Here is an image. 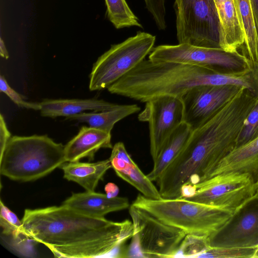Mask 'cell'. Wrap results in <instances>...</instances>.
I'll return each instance as SVG.
<instances>
[{"mask_svg": "<svg viewBox=\"0 0 258 258\" xmlns=\"http://www.w3.org/2000/svg\"><path fill=\"white\" fill-rule=\"evenodd\" d=\"M258 255L257 247H210L197 257L207 258H252Z\"/></svg>", "mask_w": 258, "mask_h": 258, "instance_id": "26", "label": "cell"}, {"mask_svg": "<svg viewBox=\"0 0 258 258\" xmlns=\"http://www.w3.org/2000/svg\"><path fill=\"white\" fill-rule=\"evenodd\" d=\"M257 99L249 89L241 87L192 130L182 152L156 181L162 198H179L182 185H196L212 177L221 161L236 148L244 121Z\"/></svg>", "mask_w": 258, "mask_h": 258, "instance_id": "1", "label": "cell"}, {"mask_svg": "<svg viewBox=\"0 0 258 258\" xmlns=\"http://www.w3.org/2000/svg\"><path fill=\"white\" fill-rule=\"evenodd\" d=\"M138 119L148 122L150 153L154 161L171 134L183 122V103L180 98L172 96L154 98L146 102Z\"/></svg>", "mask_w": 258, "mask_h": 258, "instance_id": "12", "label": "cell"}, {"mask_svg": "<svg viewBox=\"0 0 258 258\" xmlns=\"http://www.w3.org/2000/svg\"><path fill=\"white\" fill-rule=\"evenodd\" d=\"M26 235L44 244L55 257H106L133 234L132 222L90 217L62 205L26 209L22 219Z\"/></svg>", "mask_w": 258, "mask_h": 258, "instance_id": "2", "label": "cell"}, {"mask_svg": "<svg viewBox=\"0 0 258 258\" xmlns=\"http://www.w3.org/2000/svg\"><path fill=\"white\" fill-rule=\"evenodd\" d=\"M187 200L233 211L254 195L257 185L247 174L227 173L215 175L195 185Z\"/></svg>", "mask_w": 258, "mask_h": 258, "instance_id": "10", "label": "cell"}, {"mask_svg": "<svg viewBox=\"0 0 258 258\" xmlns=\"http://www.w3.org/2000/svg\"><path fill=\"white\" fill-rule=\"evenodd\" d=\"M148 58L154 61L182 63L232 72L253 67L239 51L186 43L157 46L153 48Z\"/></svg>", "mask_w": 258, "mask_h": 258, "instance_id": "9", "label": "cell"}, {"mask_svg": "<svg viewBox=\"0 0 258 258\" xmlns=\"http://www.w3.org/2000/svg\"><path fill=\"white\" fill-rule=\"evenodd\" d=\"M111 140L110 133L83 126L77 135L64 145L66 161H79L84 158L93 160L99 149L112 148Z\"/></svg>", "mask_w": 258, "mask_h": 258, "instance_id": "16", "label": "cell"}, {"mask_svg": "<svg viewBox=\"0 0 258 258\" xmlns=\"http://www.w3.org/2000/svg\"><path fill=\"white\" fill-rule=\"evenodd\" d=\"M179 44L221 48V29L214 0H175Z\"/></svg>", "mask_w": 258, "mask_h": 258, "instance_id": "8", "label": "cell"}, {"mask_svg": "<svg viewBox=\"0 0 258 258\" xmlns=\"http://www.w3.org/2000/svg\"><path fill=\"white\" fill-rule=\"evenodd\" d=\"M41 116L48 117L65 116L66 117L92 110L97 112L110 110L120 105L95 98L45 99L39 102Z\"/></svg>", "mask_w": 258, "mask_h": 258, "instance_id": "17", "label": "cell"}, {"mask_svg": "<svg viewBox=\"0 0 258 258\" xmlns=\"http://www.w3.org/2000/svg\"><path fill=\"white\" fill-rule=\"evenodd\" d=\"M161 1L162 0H144V1L147 3H156Z\"/></svg>", "mask_w": 258, "mask_h": 258, "instance_id": "34", "label": "cell"}, {"mask_svg": "<svg viewBox=\"0 0 258 258\" xmlns=\"http://www.w3.org/2000/svg\"><path fill=\"white\" fill-rule=\"evenodd\" d=\"M0 91L5 94L15 104L20 107L26 109L40 110L39 103L28 102L23 97L9 85L5 77L0 76Z\"/></svg>", "mask_w": 258, "mask_h": 258, "instance_id": "29", "label": "cell"}, {"mask_svg": "<svg viewBox=\"0 0 258 258\" xmlns=\"http://www.w3.org/2000/svg\"><path fill=\"white\" fill-rule=\"evenodd\" d=\"M66 162L64 146L48 136H14L0 155V173L15 181H34Z\"/></svg>", "mask_w": 258, "mask_h": 258, "instance_id": "4", "label": "cell"}, {"mask_svg": "<svg viewBox=\"0 0 258 258\" xmlns=\"http://www.w3.org/2000/svg\"><path fill=\"white\" fill-rule=\"evenodd\" d=\"M186 234L209 237L219 229L233 212L187 199H152L139 194L132 204Z\"/></svg>", "mask_w": 258, "mask_h": 258, "instance_id": "5", "label": "cell"}, {"mask_svg": "<svg viewBox=\"0 0 258 258\" xmlns=\"http://www.w3.org/2000/svg\"><path fill=\"white\" fill-rule=\"evenodd\" d=\"M256 183H257V191H258V181L256 182Z\"/></svg>", "mask_w": 258, "mask_h": 258, "instance_id": "35", "label": "cell"}, {"mask_svg": "<svg viewBox=\"0 0 258 258\" xmlns=\"http://www.w3.org/2000/svg\"><path fill=\"white\" fill-rule=\"evenodd\" d=\"M192 130L185 122L180 123L164 143L158 157L153 161V167L147 175L152 181H156L162 173L182 152Z\"/></svg>", "mask_w": 258, "mask_h": 258, "instance_id": "20", "label": "cell"}, {"mask_svg": "<svg viewBox=\"0 0 258 258\" xmlns=\"http://www.w3.org/2000/svg\"><path fill=\"white\" fill-rule=\"evenodd\" d=\"M245 34L239 49L252 66H258V32L251 0H233Z\"/></svg>", "mask_w": 258, "mask_h": 258, "instance_id": "22", "label": "cell"}, {"mask_svg": "<svg viewBox=\"0 0 258 258\" xmlns=\"http://www.w3.org/2000/svg\"><path fill=\"white\" fill-rule=\"evenodd\" d=\"M209 247L208 237L186 234L174 257H197Z\"/></svg>", "mask_w": 258, "mask_h": 258, "instance_id": "27", "label": "cell"}, {"mask_svg": "<svg viewBox=\"0 0 258 258\" xmlns=\"http://www.w3.org/2000/svg\"><path fill=\"white\" fill-rule=\"evenodd\" d=\"M224 171L247 174L258 181V137L235 148L222 161Z\"/></svg>", "mask_w": 258, "mask_h": 258, "instance_id": "21", "label": "cell"}, {"mask_svg": "<svg viewBox=\"0 0 258 258\" xmlns=\"http://www.w3.org/2000/svg\"><path fill=\"white\" fill-rule=\"evenodd\" d=\"M60 168L63 177L77 183L86 191H95L99 181L111 168L109 159L97 162H66Z\"/></svg>", "mask_w": 258, "mask_h": 258, "instance_id": "19", "label": "cell"}, {"mask_svg": "<svg viewBox=\"0 0 258 258\" xmlns=\"http://www.w3.org/2000/svg\"><path fill=\"white\" fill-rule=\"evenodd\" d=\"M258 257V255L257 256V257Z\"/></svg>", "mask_w": 258, "mask_h": 258, "instance_id": "36", "label": "cell"}, {"mask_svg": "<svg viewBox=\"0 0 258 258\" xmlns=\"http://www.w3.org/2000/svg\"><path fill=\"white\" fill-rule=\"evenodd\" d=\"M241 87L234 85L195 87L180 99L183 105V122L194 130L204 123L230 101Z\"/></svg>", "mask_w": 258, "mask_h": 258, "instance_id": "13", "label": "cell"}, {"mask_svg": "<svg viewBox=\"0 0 258 258\" xmlns=\"http://www.w3.org/2000/svg\"><path fill=\"white\" fill-rule=\"evenodd\" d=\"M137 104L120 105L115 109L100 112H82L66 117L87 123L89 126L110 133L118 121L140 110Z\"/></svg>", "mask_w": 258, "mask_h": 258, "instance_id": "23", "label": "cell"}, {"mask_svg": "<svg viewBox=\"0 0 258 258\" xmlns=\"http://www.w3.org/2000/svg\"><path fill=\"white\" fill-rule=\"evenodd\" d=\"M105 3L107 17L116 29L132 26L143 28L125 0H105Z\"/></svg>", "mask_w": 258, "mask_h": 258, "instance_id": "24", "label": "cell"}, {"mask_svg": "<svg viewBox=\"0 0 258 258\" xmlns=\"http://www.w3.org/2000/svg\"><path fill=\"white\" fill-rule=\"evenodd\" d=\"M155 40V36L139 31L123 42L112 45L93 64L89 76V90L107 89L145 59L154 48Z\"/></svg>", "mask_w": 258, "mask_h": 258, "instance_id": "7", "label": "cell"}, {"mask_svg": "<svg viewBox=\"0 0 258 258\" xmlns=\"http://www.w3.org/2000/svg\"><path fill=\"white\" fill-rule=\"evenodd\" d=\"M0 55L5 59H8L9 57V53L2 38L0 39Z\"/></svg>", "mask_w": 258, "mask_h": 258, "instance_id": "32", "label": "cell"}, {"mask_svg": "<svg viewBox=\"0 0 258 258\" xmlns=\"http://www.w3.org/2000/svg\"><path fill=\"white\" fill-rule=\"evenodd\" d=\"M257 137L258 99L244 121L237 139L236 148L253 140Z\"/></svg>", "mask_w": 258, "mask_h": 258, "instance_id": "28", "label": "cell"}, {"mask_svg": "<svg viewBox=\"0 0 258 258\" xmlns=\"http://www.w3.org/2000/svg\"><path fill=\"white\" fill-rule=\"evenodd\" d=\"M243 81L244 76L240 72L148 59L143 60L107 90L111 94L146 103L165 96L180 98L198 86H240Z\"/></svg>", "mask_w": 258, "mask_h": 258, "instance_id": "3", "label": "cell"}, {"mask_svg": "<svg viewBox=\"0 0 258 258\" xmlns=\"http://www.w3.org/2000/svg\"><path fill=\"white\" fill-rule=\"evenodd\" d=\"M0 206L2 235L9 238V239H16L25 235L22 221H20L17 215L6 206L2 200L0 202Z\"/></svg>", "mask_w": 258, "mask_h": 258, "instance_id": "25", "label": "cell"}, {"mask_svg": "<svg viewBox=\"0 0 258 258\" xmlns=\"http://www.w3.org/2000/svg\"><path fill=\"white\" fill-rule=\"evenodd\" d=\"M214 2L221 29L220 46L228 51H239L244 42L245 34L234 1L214 0Z\"/></svg>", "mask_w": 258, "mask_h": 258, "instance_id": "18", "label": "cell"}, {"mask_svg": "<svg viewBox=\"0 0 258 258\" xmlns=\"http://www.w3.org/2000/svg\"><path fill=\"white\" fill-rule=\"evenodd\" d=\"M111 168L120 178L128 182L146 198L152 199L162 198L159 189L141 171L127 153L124 144H115L109 158Z\"/></svg>", "mask_w": 258, "mask_h": 258, "instance_id": "14", "label": "cell"}, {"mask_svg": "<svg viewBox=\"0 0 258 258\" xmlns=\"http://www.w3.org/2000/svg\"><path fill=\"white\" fill-rule=\"evenodd\" d=\"M4 118L2 114H0V155H1L11 138Z\"/></svg>", "mask_w": 258, "mask_h": 258, "instance_id": "30", "label": "cell"}, {"mask_svg": "<svg viewBox=\"0 0 258 258\" xmlns=\"http://www.w3.org/2000/svg\"><path fill=\"white\" fill-rule=\"evenodd\" d=\"M258 32V0H251Z\"/></svg>", "mask_w": 258, "mask_h": 258, "instance_id": "33", "label": "cell"}, {"mask_svg": "<svg viewBox=\"0 0 258 258\" xmlns=\"http://www.w3.org/2000/svg\"><path fill=\"white\" fill-rule=\"evenodd\" d=\"M62 205L83 214L103 218L110 212L128 208L130 203L126 198H109L106 194L86 191L72 194Z\"/></svg>", "mask_w": 258, "mask_h": 258, "instance_id": "15", "label": "cell"}, {"mask_svg": "<svg viewBox=\"0 0 258 258\" xmlns=\"http://www.w3.org/2000/svg\"><path fill=\"white\" fill-rule=\"evenodd\" d=\"M132 243L125 257H174L186 233L132 205Z\"/></svg>", "mask_w": 258, "mask_h": 258, "instance_id": "6", "label": "cell"}, {"mask_svg": "<svg viewBox=\"0 0 258 258\" xmlns=\"http://www.w3.org/2000/svg\"><path fill=\"white\" fill-rule=\"evenodd\" d=\"M104 190L106 195L109 198L117 197L119 190L117 185L112 182L107 183L105 186Z\"/></svg>", "mask_w": 258, "mask_h": 258, "instance_id": "31", "label": "cell"}, {"mask_svg": "<svg viewBox=\"0 0 258 258\" xmlns=\"http://www.w3.org/2000/svg\"><path fill=\"white\" fill-rule=\"evenodd\" d=\"M208 241L211 247L258 248V191L236 208Z\"/></svg>", "mask_w": 258, "mask_h": 258, "instance_id": "11", "label": "cell"}]
</instances>
